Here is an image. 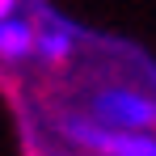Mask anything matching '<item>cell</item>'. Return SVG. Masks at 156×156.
<instances>
[{"label": "cell", "instance_id": "cell-5", "mask_svg": "<svg viewBox=\"0 0 156 156\" xmlns=\"http://www.w3.org/2000/svg\"><path fill=\"white\" fill-rule=\"evenodd\" d=\"M17 9V0H0V21H9V13Z\"/></svg>", "mask_w": 156, "mask_h": 156}, {"label": "cell", "instance_id": "cell-2", "mask_svg": "<svg viewBox=\"0 0 156 156\" xmlns=\"http://www.w3.org/2000/svg\"><path fill=\"white\" fill-rule=\"evenodd\" d=\"M97 114L118 131H148L156 127V101L131 93V89H105L97 97Z\"/></svg>", "mask_w": 156, "mask_h": 156}, {"label": "cell", "instance_id": "cell-4", "mask_svg": "<svg viewBox=\"0 0 156 156\" xmlns=\"http://www.w3.org/2000/svg\"><path fill=\"white\" fill-rule=\"evenodd\" d=\"M38 51L47 55V59H68V51H72V42H68V34H42L38 38Z\"/></svg>", "mask_w": 156, "mask_h": 156}, {"label": "cell", "instance_id": "cell-3", "mask_svg": "<svg viewBox=\"0 0 156 156\" xmlns=\"http://www.w3.org/2000/svg\"><path fill=\"white\" fill-rule=\"evenodd\" d=\"M38 47V34L26 26V21H0V55L4 59H26L30 51Z\"/></svg>", "mask_w": 156, "mask_h": 156}, {"label": "cell", "instance_id": "cell-1", "mask_svg": "<svg viewBox=\"0 0 156 156\" xmlns=\"http://www.w3.org/2000/svg\"><path fill=\"white\" fill-rule=\"evenodd\" d=\"M72 139L89 144L101 156H156V135H139V131H118V127H84V122H68Z\"/></svg>", "mask_w": 156, "mask_h": 156}]
</instances>
